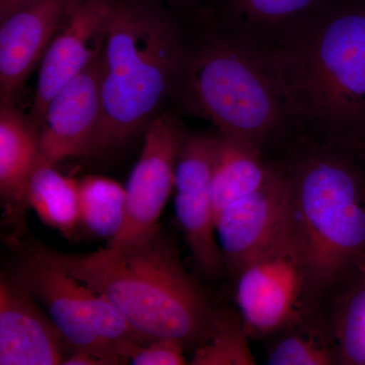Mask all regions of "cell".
<instances>
[{
    "label": "cell",
    "instance_id": "1",
    "mask_svg": "<svg viewBox=\"0 0 365 365\" xmlns=\"http://www.w3.org/2000/svg\"><path fill=\"white\" fill-rule=\"evenodd\" d=\"M189 44L172 105L283 163L307 143L287 91L266 53L211 20L188 21Z\"/></svg>",
    "mask_w": 365,
    "mask_h": 365
},
{
    "label": "cell",
    "instance_id": "2",
    "mask_svg": "<svg viewBox=\"0 0 365 365\" xmlns=\"http://www.w3.org/2000/svg\"><path fill=\"white\" fill-rule=\"evenodd\" d=\"M284 86L307 143L365 148V0H330L260 47Z\"/></svg>",
    "mask_w": 365,
    "mask_h": 365
},
{
    "label": "cell",
    "instance_id": "3",
    "mask_svg": "<svg viewBox=\"0 0 365 365\" xmlns=\"http://www.w3.org/2000/svg\"><path fill=\"white\" fill-rule=\"evenodd\" d=\"M39 248L107 297L148 343L174 339L194 350L212 332L220 307L184 267L176 242L160 225L133 241L93 253Z\"/></svg>",
    "mask_w": 365,
    "mask_h": 365
},
{
    "label": "cell",
    "instance_id": "4",
    "mask_svg": "<svg viewBox=\"0 0 365 365\" xmlns=\"http://www.w3.org/2000/svg\"><path fill=\"white\" fill-rule=\"evenodd\" d=\"M284 163L309 304L329 309L365 275V165L359 153L324 144L304 145Z\"/></svg>",
    "mask_w": 365,
    "mask_h": 365
},
{
    "label": "cell",
    "instance_id": "5",
    "mask_svg": "<svg viewBox=\"0 0 365 365\" xmlns=\"http://www.w3.org/2000/svg\"><path fill=\"white\" fill-rule=\"evenodd\" d=\"M188 44V21L158 0H111L101 52L100 153L145 132L172 105Z\"/></svg>",
    "mask_w": 365,
    "mask_h": 365
},
{
    "label": "cell",
    "instance_id": "6",
    "mask_svg": "<svg viewBox=\"0 0 365 365\" xmlns=\"http://www.w3.org/2000/svg\"><path fill=\"white\" fill-rule=\"evenodd\" d=\"M11 277L45 304L71 353L97 357L103 365L124 364L137 347L148 344L107 297L48 258L38 245L24 255Z\"/></svg>",
    "mask_w": 365,
    "mask_h": 365
},
{
    "label": "cell",
    "instance_id": "7",
    "mask_svg": "<svg viewBox=\"0 0 365 365\" xmlns=\"http://www.w3.org/2000/svg\"><path fill=\"white\" fill-rule=\"evenodd\" d=\"M232 280L237 312L250 338L265 339L313 311L306 260L287 213L272 237L242 264Z\"/></svg>",
    "mask_w": 365,
    "mask_h": 365
},
{
    "label": "cell",
    "instance_id": "8",
    "mask_svg": "<svg viewBox=\"0 0 365 365\" xmlns=\"http://www.w3.org/2000/svg\"><path fill=\"white\" fill-rule=\"evenodd\" d=\"M188 131L181 114L174 109H165L151 122L125 188L123 227L107 245L133 241L160 225L158 218L174 189L178 160Z\"/></svg>",
    "mask_w": 365,
    "mask_h": 365
},
{
    "label": "cell",
    "instance_id": "9",
    "mask_svg": "<svg viewBox=\"0 0 365 365\" xmlns=\"http://www.w3.org/2000/svg\"><path fill=\"white\" fill-rule=\"evenodd\" d=\"M216 131H188L175 174V211L197 268L216 280L225 271L211 198Z\"/></svg>",
    "mask_w": 365,
    "mask_h": 365
},
{
    "label": "cell",
    "instance_id": "10",
    "mask_svg": "<svg viewBox=\"0 0 365 365\" xmlns=\"http://www.w3.org/2000/svg\"><path fill=\"white\" fill-rule=\"evenodd\" d=\"M102 127L100 53L85 71L53 97L46 108L38 129V167H55L68 158L100 155Z\"/></svg>",
    "mask_w": 365,
    "mask_h": 365
},
{
    "label": "cell",
    "instance_id": "11",
    "mask_svg": "<svg viewBox=\"0 0 365 365\" xmlns=\"http://www.w3.org/2000/svg\"><path fill=\"white\" fill-rule=\"evenodd\" d=\"M110 9L111 0H71L61 26L41 61L35 97L28 116L37 130L53 97L102 51Z\"/></svg>",
    "mask_w": 365,
    "mask_h": 365
},
{
    "label": "cell",
    "instance_id": "12",
    "mask_svg": "<svg viewBox=\"0 0 365 365\" xmlns=\"http://www.w3.org/2000/svg\"><path fill=\"white\" fill-rule=\"evenodd\" d=\"M287 205V170L278 163L269 181L223 208L215 220L225 271L234 278L252 255L278 230Z\"/></svg>",
    "mask_w": 365,
    "mask_h": 365
},
{
    "label": "cell",
    "instance_id": "13",
    "mask_svg": "<svg viewBox=\"0 0 365 365\" xmlns=\"http://www.w3.org/2000/svg\"><path fill=\"white\" fill-rule=\"evenodd\" d=\"M71 0H29L1 18L0 104L14 100L57 33Z\"/></svg>",
    "mask_w": 365,
    "mask_h": 365
},
{
    "label": "cell",
    "instance_id": "14",
    "mask_svg": "<svg viewBox=\"0 0 365 365\" xmlns=\"http://www.w3.org/2000/svg\"><path fill=\"white\" fill-rule=\"evenodd\" d=\"M66 341L34 299L13 277L0 281V365L63 364Z\"/></svg>",
    "mask_w": 365,
    "mask_h": 365
},
{
    "label": "cell",
    "instance_id": "15",
    "mask_svg": "<svg viewBox=\"0 0 365 365\" xmlns=\"http://www.w3.org/2000/svg\"><path fill=\"white\" fill-rule=\"evenodd\" d=\"M330 0H210L206 14L235 35L267 47Z\"/></svg>",
    "mask_w": 365,
    "mask_h": 365
},
{
    "label": "cell",
    "instance_id": "16",
    "mask_svg": "<svg viewBox=\"0 0 365 365\" xmlns=\"http://www.w3.org/2000/svg\"><path fill=\"white\" fill-rule=\"evenodd\" d=\"M39 133L14 105L0 104V195L7 217L21 225L29 180L39 165Z\"/></svg>",
    "mask_w": 365,
    "mask_h": 365
},
{
    "label": "cell",
    "instance_id": "17",
    "mask_svg": "<svg viewBox=\"0 0 365 365\" xmlns=\"http://www.w3.org/2000/svg\"><path fill=\"white\" fill-rule=\"evenodd\" d=\"M215 131L211 198L216 220L228 204L263 187L278 163H269L249 141Z\"/></svg>",
    "mask_w": 365,
    "mask_h": 365
},
{
    "label": "cell",
    "instance_id": "18",
    "mask_svg": "<svg viewBox=\"0 0 365 365\" xmlns=\"http://www.w3.org/2000/svg\"><path fill=\"white\" fill-rule=\"evenodd\" d=\"M269 365H341L330 309L319 307L269 336Z\"/></svg>",
    "mask_w": 365,
    "mask_h": 365
},
{
    "label": "cell",
    "instance_id": "19",
    "mask_svg": "<svg viewBox=\"0 0 365 365\" xmlns=\"http://www.w3.org/2000/svg\"><path fill=\"white\" fill-rule=\"evenodd\" d=\"M26 201L42 222L71 239L81 227L78 181L55 167L39 165L26 186Z\"/></svg>",
    "mask_w": 365,
    "mask_h": 365
},
{
    "label": "cell",
    "instance_id": "20",
    "mask_svg": "<svg viewBox=\"0 0 365 365\" xmlns=\"http://www.w3.org/2000/svg\"><path fill=\"white\" fill-rule=\"evenodd\" d=\"M78 194L81 227L111 241L123 227L126 190L109 178L91 175L78 181Z\"/></svg>",
    "mask_w": 365,
    "mask_h": 365
},
{
    "label": "cell",
    "instance_id": "21",
    "mask_svg": "<svg viewBox=\"0 0 365 365\" xmlns=\"http://www.w3.org/2000/svg\"><path fill=\"white\" fill-rule=\"evenodd\" d=\"M249 335L239 312L218 307L207 340L193 350V365H255Z\"/></svg>",
    "mask_w": 365,
    "mask_h": 365
},
{
    "label": "cell",
    "instance_id": "22",
    "mask_svg": "<svg viewBox=\"0 0 365 365\" xmlns=\"http://www.w3.org/2000/svg\"><path fill=\"white\" fill-rule=\"evenodd\" d=\"M339 343L341 365H365V275L329 307Z\"/></svg>",
    "mask_w": 365,
    "mask_h": 365
},
{
    "label": "cell",
    "instance_id": "23",
    "mask_svg": "<svg viewBox=\"0 0 365 365\" xmlns=\"http://www.w3.org/2000/svg\"><path fill=\"white\" fill-rule=\"evenodd\" d=\"M185 347L174 339H158L139 346L129 357L134 365H182L187 364Z\"/></svg>",
    "mask_w": 365,
    "mask_h": 365
},
{
    "label": "cell",
    "instance_id": "24",
    "mask_svg": "<svg viewBox=\"0 0 365 365\" xmlns=\"http://www.w3.org/2000/svg\"><path fill=\"white\" fill-rule=\"evenodd\" d=\"M182 16L184 20L192 21L205 13L210 0H158Z\"/></svg>",
    "mask_w": 365,
    "mask_h": 365
},
{
    "label": "cell",
    "instance_id": "25",
    "mask_svg": "<svg viewBox=\"0 0 365 365\" xmlns=\"http://www.w3.org/2000/svg\"><path fill=\"white\" fill-rule=\"evenodd\" d=\"M28 1L29 0H1V18Z\"/></svg>",
    "mask_w": 365,
    "mask_h": 365
},
{
    "label": "cell",
    "instance_id": "26",
    "mask_svg": "<svg viewBox=\"0 0 365 365\" xmlns=\"http://www.w3.org/2000/svg\"><path fill=\"white\" fill-rule=\"evenodd\" d=\"M362 160H364V165H365V148L364 150V153H362Z\"/></svg>",
    "mask_w": 365,
    "mask_h": 365
}]
</instances>
